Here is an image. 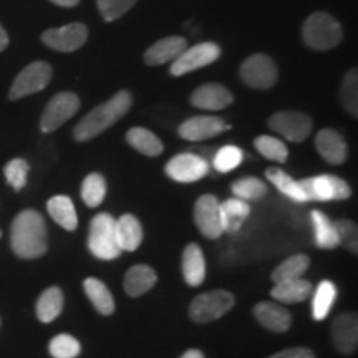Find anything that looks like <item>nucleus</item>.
Listing matches in <instances>:
<instances>
[{"label":"nucleus","mask_w":358,"mask_h":358,"mask_svg":"<svg viewBox=\"0 0 358 358\" xmlns=\"http://www.w3.org/2000/svg\"><path fill=\"white\" fill-rule=\"evenodd\" d=\"M13 254L20 259H38L48 249L47 224L35 209H25L13 219L10 229Z\"/></svg>","instance_id":"1"},{"label":"nucleus","mask_w":358,"mask_h":358,"mask_svg":"<svg viewBox=\"0 0 358 358\" xmlns=\"http://www.w3.org/2000/svg\"><path fill=\"white\" fill-rule=\"evenodd\" d=\"M133 105V96L128 90H122L108 101L101 103L96 108H93L90 113L78 122L73 128V136L77 141H88L96 138L98 134L106 131L110 127H113L116 122L123 118L128 113Z\"/></svg>","instance_id":"2"},{"label":"nucleus","mask_w":358,"mask_h":358,"mask_svg":"<svg viewBox=\"0 0 358 358\" xmlns=\"http://www.w3.org/2000/svg\"><path fill=\"white\" fill-rule=\"evenodd\" d=\"M342 25L327 12H315L302 25V38L313 50H332L342 42Z\"/></svg>","instance_id":"3"},{"label":"nucleus","mask_w":358,"mask_h":358,"mask_svg":"<svg viewBox=\"0 0 358 358\" xmlns=\"http://www.w3.org/2000/svg\"><path fill=\"white\" fill-rule=\"evenodd\" d=\"M88 249L96 259L113 261L122 256L118 239H116V219L108 213H100L90 222Z\"/></svg>","instance_id":"4"},{"label":"nucleus","mask_w":358,"mask_h":358,"mask_svg":"<svg viewBox=\"0 0 358 358\" xmlns=\"http://www.w3.org/2000/svg\"><path fill=\"white\" fill-rule=\"evenodd\" d=\"M236 299L232 292L224 289L209 290L198 295L189 306V319L196 324H208L226 315L234 307Z\"/></svg>","instance_id":"5"},{"label":"nucleus","mask_w":358,"mask_h":358,"mask_svg":"<svg viewBox=\"0 0 358 358\" xmlns=\"http://www.w3.org/2000/svg\"><path fill=\"white\" fill-rule=\"evenodd\" d=\"M303 196L307 201H345L352 196L350 186L345 179L332 176V174H320V176L307 178L299 181Z\"/></svg>","instance_id":"6"},{"label":"nucleus","mask_w":358,"mask_h":358,"mask_svg":"<svg viewBox=\"0 0 358 358\" xmlns=\"http://www.w3.org/2000/svg\"><path fill=\"white\" fill-rule=\"evenodd\" d=\"M52 80V66L47 62H34L27 65L24 70L13 80L8 98L10 100H20V98L34 95V93L42 92V90L50 83Z\"/></svg>","instance_id":"7"},{"label":"nucleus","mask_w":358,"mask_h":358,"mask_svg":"<svg viewBox=\"0 0 358 358\" xmlns=\"http://www.w3.org/2000/svg\"><path fill=\"white\" fill-rule=\"evenodd\" d=\"M279 77L275 62L266 53H256V55L245 58L241 65V78L250 88L267 90L274 87Z\"/></svg>","instance_id":"8"},{"label":"nucleus","mask_w":358,"mask_h":358,"mask_svg":"<svg viewBox=\"0 0 358 358\" xmlns=\"http://www.w3.org/2000/svg\"><path fill=\"white\" fill-rule=\"evenodd\" d=\"M80 110V98L71 92H62L52 98L45 106L42 118H40V129L43 133H52L62 124L73 118Z\"/></svg>","instance_id":"9"},{"label":"nucleus","mask_w":358,"mask_h":358,"mask_svg":"<svg viewBox=\"0 0 358 358\" xmlns=\"http://www.w3.org/2000/svg\"><path fill=\"white\" fill-rule=\"evenodd\" d=\"M219 57H221V48H219L217 43H198L191 48L187 47L186 50L173 62L169 71H171L173 77H182V75L191 73V71L204 69V66L214 64Z\"/></svg>","instance_id":"10"},{"label":"nucleus","mask_w":358,"mask_h":358,"mask_svg":"<svg viewBox=\"0 0 358 358\" xmlns=\"http://www.w3.org/2000/svg\"><path fill=\"white\" fill-rule=\"evenodd\" d=\"M312 127L310 116L301 111H279L268 118V128L292 143L306 141L312 133Z\"/></svg>","instance_id":"11"},{"label":"nucleus","mask_w":358,"mask_h":358,"mask_svg":"<svg viewBox=\"0 0 358 358\" xmlns=\"http://www.w3.org/2000/svg\"><path fill=\"white\" fill-rule=\"evenodd\" d=\"M194 222L201 234L208 239H219L222 236L221 203L214 194H204L196 201Z\"/></svg>","instance_id":"12"},{"label":"nucleus","mask_w":358,"mask_h":358,"mask_svg":"<svg viewBox=\"0 0 358 358\" xmlns=\"http://www.w3.org/2000/svg\"><path fill=\"white\" fill-rule=\"evenodd\" d=\"M88 38L87 25L75 22L60 27V29H48L42 34V42L47 47L53 48L57 52H75L82 48Z\"/></svg>","instance_id":"13"},{"label":"nucleus","mask_w":358,"mask_h":358,"mask_svg":"<svg viewBox=\"0 0 358 358\" xmlns=\"http://www.w3.org/2000/svg\"><path fill=\"white\" fill-rule=\"evenodd\" d=\"M164 173L173 181L178 182H196L208 176L209 164L204 158L192 153H182L173 156L164 166Z\"/></svg>","instance_id":"14"},{"label":"nucleus","mask_w":358,"mask_h":358,"mask_svg":"<svg viewBox=\"0 0 358 358\" xmlns=\"http://www.w3.org/2000/svg\"><path fill=\"white\" fill-rule=\"evenodd\" d=\"M229 128L219 116H192L179 127L178 133L186 141H204L219 136Z\"/></svg>","instance_id":"15"},{"label":"nucleus","mask_w":358,"mask_h":358,"mask_svg":"<svg viewBox=\"0 0 358 358\" xmlns=\"http://www.w3.org/2000/svg\"><path fill=\"white\" fill-rule=\"evenodd\" d=\"M334 345L343 355H352L358 347V317L355 312H347L335 317L332 322Z\"/></svg>","instance_id":"16"},{"label":"nucleus","mask_w":358,"mask_h":358,"mask_svg":"<svg viewBox=\"0 0 358 358\" xmlns=\"http://www.w3.org/2000/svg\"><path fill=\"white\" fill-rule=\"evenodd\" d=\"M234 101V95L226 88L224 85L219 83H206L199 87L196 92H192L191 103L196 108L219 111L227 108Z\"/></svg>","instance_id":"17"},{"label":"nucleus","mask_w":358,"mask_h":358,"mask_svg":"<svg viewBox=\"0 0 358 358\" xmlns=\"http://www.w3.org/2000/svg\"><path fill=\"white\" fill-rule=\"evenodd\" d=\"M254 317L264 329L275 334L287 332L292 325V315L284 306L277 302H259L254 307Z\"/></svg>","instance_id":"18"},{"label":"nucleus","mask_w":358,"mask_h":358,"mask_svg":"<svg viewBox=\"0 0 358 358\" xmlns=\"http://www.w3.org/2000/svg\"><path fill=\"white\" fill-rule=\"evenodd\" d=\"M315 148L319 151V155L329 164L338 166V164L345 163L348 155L347 141L335 129L327 128L319 131V134L315 136Z\"/></svg>","instance_id":"19"},{"label":"nucleus","mask_w":358,"mask_h":358,"mask_svg":"<svg viewBox=\"0 0 358 358\" xmlns=\"http://www.w3.org/2000/svg\"><path fill=\"white\" fill-rule=\"evenodd\" d=\"M187 48L186 38L182 37H164L151 45L145 52V62L150 66H159L164 64H173L176 58Z\"/></svg>","instance_id":"20"},{"label":"nucleus","mask_w":358,"mask_h":358,"mask_svg":"<svg viewBox=\"0 0 358 358\" xmlns=\"http://www.w3.org/2000/svg\"><path fill=\"white\" fill-rule=\"evenodd\" d=\"M158 282L155 268L146 266V264H136L124 274L123 289L129 297H140L150 292Z\"/></svg>","instance_id":"21"},{"label":"nucleus","mask_w":358,"mask_h":358,"mask_svg":"<svg viewBox=\"0 0 358 358\" xmlns=\"http://www.w3.org/2000/svg\"><path fill=\"white\" fill-rule=\"evenodd\" d=\"M182 275L191 287H199L206 279V259L198 244H187L182 252Z\"/></svg>","instance_id":"22"},{"label":"nucleus","mask_w":358,"mask_h":358,"mask_svg":"<svg viewBox=\"0 0 358 358\" xmlns=\"http://www.w3.org/2000/svg\"><path fill=\"white\" fill-rule=\"evenodd\" d=\"M116 239L122 252H134L143 243V227L133 214H123L116 219Z\"/></svg>","instance_id":"23"},{"label":"nucleus","mask_w":358,"mask_h":358,"mask_svg":"<svg viewBox=\"0 0 358 358\" xmlns=\"http://www.w3.org/2000/svg\"><path fill=\"white\" fill-rule=\"evenodd\" d=\"M272 299L280 303H299L307 301L312 295V284L302 277L277 282L274 289L271 290Z\"/></svg>","instance_id":"24"},{"label":"nucleus","mask_w":358,"mask_h":358,"mask_svg":"<svg viewBox=\"0 0 358 358\" xmlns=\"http://www.w3.org/2000/svg\"><path fill=\"white\" fill-rule=\"evenodd\" d=\"M83 290L98 313L105 317L113 315L116 308L115 299L110 289L105 285V282L96 279V277H88V279L83 280Z\"/></svg>","instance_id":"25"},{"label":"nucleus","mask_w":358,"mask_h":358,"mask_svg":"<svg viewBox=\"0 0 358 358\" xmlns=\"http://www.w3.org/2000/svg\"><path fill=\"white\" fill-rule=\"evenodd\" d=\"M47 211L58 226L65 231H75L78 227V216L73 201L69 196H53L48 199Z\"/></svg>","instance_id":"26"},{"label":"nucleus","mask_w":358,"mask_h":358,"mask_svg":"<svg viewBox=\"0 0 358 358\" xmlns=\"http://www.w3.org/2000/svg\"><path fill=\"white\" fill-rule=\"evenodd\" d=\"M64 292L58 287H48L40 294L37 306H35V312H37V319L42 324H50L60 315L64 310Z\"/></svg>","instance_id":"27"},{"label":"nucleus","mask_w":358,"mask_h":358,"mask_svg":"<svg viewBox=\"0 0 358 358\" xmlns=\"http://www.w3.org/2000/svg\"><path fill=\"white\" fill-rule=\"evenodd\" d=\"M250 206L248 201L231 198L221 203V217L224 232H237L243 222L249 217Z\"/></svg>","instance_id":"28"},{"label":"nucleus","mask_w":358,"mask_h":358,"mask_svg":"<svg viewBox=\"0 0 358 358\" xmlns=\"http://www.w3.org/2000/svg\"><path fill=\"white\" fill-rule=\"evenodd\" d=\"M127 141L133 150L140 151L141 155L150 156V158H155V156L163 153V143H161L159 138L153 131L146 128L129 129L127 133Z\"/></svg>","instance_id":"29"},{"label":"nucleus","mask_w":358,"mask_h":358,"mask_svg":"<svg viewBox=\"0 0 358 358\" xmlns=\"http://www.w3.org/2000/svg\"><path fill=\"white\" fill-rule=\"evenodd\" d=\"M313 229H315V244L320 249H335L338 245V236L335 224L324 213L315 209L310 214Z\"/></svg>","instance_id":"30"},{"label":"nucleus","mask_w":358,"mask_h":358,"mask_svg":"<svg viewBox=\"0 0 358 358\" xmlns=\"http://www.w3.org/2000/svg\"><path fill=\"white\" fill-rule=\"evenodd\" d=\"M308 266H310V259H308V256H306V254H295V256H290L275 267L271 279L274 284L290 279H299V277L306 274Z\"/></svg>","instance_id":"31"},{"label":"nucleus","mask_w":358,"mask_h":358,"mask_svg":"<svg viewBox=\"0 0 358 358\" xmlns=\"http://www.w3.org/2000/svg\"><path fill=\"white\" fill-rule=\"evenodd\" d=\"M335 299H337V287L332 280H322L313 292L312 315L315 320H324L330 313Z\"/></svg>","instance_id":"32"},{"label":"nucleus","mask_w":358,"mask_h":358,"mask_svg":"<svg viewBox=\"0 0 358 358\" xmlns=\"http://www.w3.org/2000/svg\"><path fill=\"white\" fill-rule=\"evenodd\" d=\"M266 176L268 181L274 185L277 189H279L282 194H285L287 198L292 201H297V203H307L306 196H303L302 187L299 185V181H295L294 178H290L289 174H285L279 168H268L266 171Z\"/></svg>","instance_id":"33"},{"label":"nucleus","mask_w":358,"mask_h":358,"mask_svg":"<svg viewBox=\"0 0 358 358\" xmlns=\"http://www.w3.org/2000/svg\"><path fill=\"white\" fill-rule=\"evenodd\" d=\"M106 196V181L100 173H92L83 179L82 199L88 208H98Z\"/></svg>","instance_id":"34"},{"label":"nucleus","mask_w":358,"mask_h":358,"mask_svg":"<svg viewBox=\"0 0 358 358\" xmlns=\"http://www.w3.org/2000/svg\"><path fill=\"white\" fill-rule=\"evenodd\" d=\"M231 191L234 198L243 201H259L267 194V186L257 178H243L232 182Z\"/></svg>","instance_id":"35"},{"label":"nucleus","mask_w":358,"mask_h":358,"mask_svg":"<svg viewBox=\"0 0 358 358\" xmlns=\"http://www.w3.org/2000/svg\"><path fill=\"white\" fill-rule=\"evenodd\" d=\"M254 146H256V150L264 156V158L277 161V163H285L289 158L287 146L274 136L262 134V136H259L254 140Z\"/></svg>","instance_id":"36"},{"label":"nucleus","mask_w":358,"mask_h":358,"mask_svg":"<svg viewBox=\"0 0 358 358\" xmlns=\"http://www.w3.org/2000/svg\"><path fill=\"white\" fill-rule=\"evenodd\" d=\"M340 101L352 116H358V73L353 69L348 71L340 87Z\"/></svg>","instance_id":"37"},{"label":"nucleus","mask_w":358,"mask_h":358,"mask_svg":"<svg viewBox=\"0 0 358 358\" xmlns=\"http://www.w3.org/2000/svg\"><path fill=\"white\" fill-rule=\"evenodd\" d=\"M243 159H244V153L239 146L226 145L217 151L216 156H214L213 164L214 168H216V171L226 174L239 166V164L243 163Z\"/></svg>","instance_id":"38"},{"label":"nucleus","mask_w":358,"mask_h":358,"mask_svg":"<svg viewBox=\"0 0 358 358\" xmlns=\"http://www.w3.org/2000/svg\"><path fill=\"white\" fill-rule=\"evenodd\" d=\"M50 355L53 358H77L82 352V345L75 337L69 334H60L52 338L50 345H48Z\"/></svg>","instance_id":"39"},{"label":"nucleus","mask_w":358,"mask_h":358,"mask_svg":"<svg viewBox=\"0 0 358 358\" xmlns=\"http://www.w3.org/2000/svg\"><path fill=\"white\" fill-rule=\"evenodd\" d=\"M30 166L25 159L22 158H13L8 161L3 168V174H6V179L8 181L15 191H22L27 185V178H29Z\"/></svg>","instance_id":"40"},{"label":"nucleus","mask_w":358,"mask_h":358,"mask_svg":"<svg viewBox=\"0 0 358 358\" xmlns=\"http://www.w3.org/2000/svg\"><path fill=\"white\" fill-rule=\"evenodd\" d=\"M335 229H337L338 236V245H343L348 252L357 254L358 252V229L357 224L348 221V219H340V221L334 222Z\"/></svg>","instance_id":"41"},{"label":"nucleus","mask_w":358,"mask_h":358,"mask_svg":"<svg viewBox=\"0 0 358 358\" xmlns=\"http://www.w3.org/2000/svg\"><path fill=\"white\" fill-rule=\"evenodd\" d=\"M134 3L136 0H96L98 10L106 22H113L123 17Z\"/></svg>","instance_id":"42"},{"label":"nucleus","mask_w":358,"mask_h":358,"mask_svg":"<svg viewBox=\"0 0 358 358\" xmlns=\"http://www.w3.org/2000/svg\"><path fill=\"white\" fill-rule=\"evenodd\" d=\"M268 358H315V355H313V352L310 350V348L292 347V348H287V350H282L279 353H275V355H272Z\"/></svg>","instance_id":"43"},{"label":"nucleus","mask_w":358,"mask_h":358,"mask_svg":"<svg viewBox=\"0 0 358 358\" xmlns=\"http://www.w3.org/2000/svg\"><path fill=\"white\" fill-rule=\"evenodd\" d=\"M8 47V35L2 25H0V52H3Z\"/></svg>","instance_id":"44"},{"label":"nucleus","mask_w":358,"mask_h":358,"mask_svg":"<svg viewBox=\"0 0 358 358\" xmlns=\"http://www.w3.org/2000/svg\"><path fill=\"white\" fill-rule=\"evenodd\" d=\"M181 358H204V353L201 350H196V348H192V350H187L182 353Z\"/></svg>","instance_id":"45"},{"label":"nucleus","mask_w":358,"mask_h":358,"mask_svg":"<svg viewBox=\"0 0 358 358\" xmlns=\"http://www.w3.org/2000/svg\"><path fill=\"white\" fill-rule=\"evenodd\" d=\"M50 2L57 3V6H60V7H75L80 0H50Z\"/></svg>","instance_id":"46"},{"label":"nucleus","mask_w":358,"mask_h":358,"mask_svg":"<svg viewBox=\"0 0 358 358\" xmlns=\"http://www.w3.org/2000/svg\"><path fill=\"white\" fill-rule=\"evenodd\" d=\"M0 237H2V231H0Z\"/></svg>","instance_id":"47"},{"label":"nucleus","mask_w":358,"mask_h":358,"mask_svg":"<svg viewBox=\"0 0 358 358\" xmlns=\"http://www.w3.org/2000/svg\"><path fill=\"white\" fill-rule=\"evenodd\" d=\"M0 324H2V320H0Z\"/></svg>","instance_id":"48"}]
</instances>
